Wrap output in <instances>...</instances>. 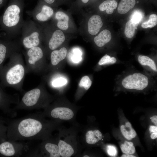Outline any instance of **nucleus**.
I'll return each instance as SVG.
<instances>
[{"mask_svg": "<svg viewBox=\"0 0 157 157\" xmlns=\"http://www.w3.org/2000/svg\"><path fill=\"white\" fill-rule=\"evenodd\" d=\"M92 81L90 78L87 76H83L79 83L80 87L83 88L85 90H88L91 87Z\"/></svg>", "mask_w": 157, "mask_h": 157, "instance_id": "27", "label": "nucleus"}, {"mask_svg": "<svg viewBox=\"0 0 157 157\" xmlns=\"http://www.w3.org/2000/svg\"><path fill=\"white\" fill-rule=\"evenodd\" d=\"M150 137L152 139H155L157 137V132L151 133Z\"/></svg>", "mask_w": 157, "mask_h": 157, "instance_id": "35", "label": "nucleus"}, {"mask_svg": "<svg viewBox=\"0 0 157 157\" xmlns=\"http://www.w3.org/2000/svg\"><path fill=\"white\" fill-rule=\"evenodd\" d=\"M78 108L70 105H62L55 101L44 109L41 114L45 117L61 124L68 122L73 124L75 120Z\"/></svg>", "mask_w": 157, "mask_h": 157, "instance_id": "5", "label": "nucleus"}, {"mask_svg": "<svg viewBox=\"0 0 157 157\" xmlns=\"http://www.w3.org/2000/svg\"><path fill=\"white\" fill-rule=\"evenodd\" d=\"M122 157H136L135 156L132 155L131 154H125L122 155Z\"/></svg>", "mask_w": 157, "mask_h": 157, "instance_id": "36", "label": "nucleus"}, {"mask_svg": "<svg viewBox=\"0 0 157 157\" xmlns=\"http://www.w3.org/2000/svg\"><path fill=\"white\" fill-rule=\"evenodd\" d=\"M120 129L122 134L125 138L129 140L132 139L130 136V130L129 131L127 130L125 125H122L121 126Z\"/></svg>", "mask_w": 157, "mask_h": 157, "instance_id": "31", "label": "nucleus"}, {"mask_svg": "<svg viewBox=\"0 0 157 157\" xmlns=\"http://www.w3.org/2000/svg\"><path fill=\"white\" fill-rule=\"evenodd\" d=\"M120 148L122 152L125 154H133L135 151L133 144L131 142L125 141L124 144L121 145Z\"/></svg>", "mask_w": 157, "mask_h": 157, "instance_id": "24", "label": "nucleus"}, {"mask_svg": "<svg viewBox=\"0 0 157 157\" xmlns=\"http://www.w3.org/2000/svg\"><path fill=\"white\" fill-rule=\"evenodd\" d=\"M139 63L141 65L149 67L152 70L157 72V66L154 61L149 57L144 55H139L138 58Z\"/></svg>", "mask_w": 157, "mask_h": 157, "instance_id": "22", "label": "nucleus"}, {"mask_svg": "<svg viewBox=\"0 0 157 157\" xmlns=\"http://www.w3.org/2000/svg\"><path fill=\"white\" fill-rule=\"evenodd\" d=\"M151 122L154 123L156 126L157 125V116L154 115L151 118Z\"/></svg>", "mask_w": 157, "mask_h": 157, "instance_id": "34", "label": "nucleus"}, {"mask_svg": "<svg viewBox=\"0 0 157 157\" xmlns=\"http://www.w3.org/2000/svg\"><path fill=\"white\" fill-rule=\"evenodd\" d=\"M117 2L115 0H107L99 5V9L101 11H106L107 14L110 15L113 13L117 8Z\"/></svg>", "mask_w": 157, "mask_h": 157, "instance_id": "21", "label": "nucleus"}, {"mask_svg": "<svg viewBox=\"0 0 157 157\" xmlns=\"http://www.w3.org/2000/svg\"><path fill=\"white\" fill-rule=\"evenodd\" d=\"M27 73L40 74L44 67V53L39 46L28 49L25 54Z\"/></svg>", "mask_w": 157, "mask_h": 157, "instance_id": "6", "label": "nucleus"}, {"mask_svg": "<svg viewBox=\"0 0 157 157\" xmlns=\"http://www.w3.org/2000/svg\"><path fill=\"white\" fill-rule=\"evenodd\" d=\"M61 124L47 119L41 113L31 114L13 120L9 126L8 136L10 140L15 141H43L52 136L53 132L57 130Z\"/></svg>", "mask_w": 157, "mask_h": 157, "instance_id": "1", "label": "nucleus"}, {"mask_svg": "<svg viewBox=\"0 0 157 157\" xmlns=\"http://www.w3.org/2000/svg\"><path fill=\"white\" fill-rule=\"evenodd\" d=\"M53 13V10L51 7L44 5L42 6L40 12L36 14V18L40 21L45 22L51 18Z\"/></svg>", "mask_w": 157, "mask_h": 157, "instance_id": "19", "label": "nucleus"}, {"mask_svg": "<svg viewBox=\"0 0 157 157\" xmlns=\"http://www.w3.org/2000/svg\"><path fill=\"white\" fill-rule=\"evenodd\" d=\"M65 36L63 31L57 30L53 33L49 40L48 47L50 50L53 51L60 47L65 41Z\"/></svg>", "mask_w": 157, "mask_h": 157, "instance_id": "13", "label": "nucleus"}, {"mask_svg": "<svg viewBox=\"0 0 157 157\" xmlns=\"http://www.w3.org/2000/svg\"><path fill=\"white\" fill-rule=\"evenodd\" d=\"M3 1L4 0H0V6L3 4Z\"/></svg>", "mask_w": 157, "mask_h": 157, "instance_id": "38", "label": "nucleus"}, {"mask_svg": "<svg viewBox=\"0 0 157 157\" xmlns=\"http://www.w3.org/2000/svg\"><path fill=\"white\" fill-rule=\"evenodd\" d=\"M149 80L145 75L136 73L129 75L122 80V85L125 88L129 90H142L149 84Z\"/></svg>", "mask_w": 157, "mask_h": 157, "instance_id": "7", "label": "nucleus"}, {"mask_svg": "<svg viewBox=\"0 0 157 157\" xmlns=\"http://www.w3.org/2000/svg\"><path fill=\"white\" fill-rule=\"evenodd\" d=\"M142 17L141 13L139 12H136L133 13L131 19L135 23L139 24Z\"/></svg>", "mask_w": 157, "mask_h": 157, "instance_id": "30", "label": "nucleus"}, {"mask_svg": "<svg viewBox=\"0 0 157 157\" xmlns=\"http://www.w3.org/2000/svg\"><path fill=\"white\" fill-rule=\"evenodd\" d=\"M19 46L17 44L13 43L9 47H7L6 45L0 44V65L3 62L7 54H12L14 53L18 52Z\"/></svg>", "mask_w": 157, "mask_h": 157, "instance_id": "18", "label": "nucleus"}, {"mask_svg": "<svg viewBox=\"0 0 157 157\" xmlns=\"http://www.w3.org/2000/svg\"><path fill=\"white\" fill-rule=\"evenodd\" d=\"M138 25V24L135 23L131 19L127 22L125 25L124 33L127 38H131L133 37Z\"/></svg>", "mask_w": 157, "mask_h": 157, "instance_id": "23", "label": "nucleus"}, {"mask_svg": "<svg viewBox=\"0 0 157 157\" xmlns=\"http://www.w3.org/2000/svg\"><path fill=\"white\" fill-rule=\"evenodd\" d=\"M39 33L37 31H34L29 35L24 37L22 43L23 46L27 49L39 46L40 44Z\"/></svg>", "mask_w": 157, "mask_h": 157, "instance_id": "14", "label": "nucleus"}, {"mask_svg": "<svg viewBox=\"0 0 157 157\" xmlns=\"http://www.w3.org/2000/svg\"><path fill=\"white\" fill-rule=\"evenodd\" d=\"M38 156L49 157H60L57 137L52 136L42 141L38 147Z\"/></svg>", "mask_w": 157, "mask_h": 157, "instance_id": "8", "label": "nucleus"}, {"mask_svg": "<svg viewBox=\"0 0 157 157\" xmlns=\"http://www.w3.org/2000/svg\"><path fill=\"white\" fill-rule=\"evenodd\" d=\"M55 19L57 20V26L61 30L65 31L69 27V17L65 13L58 11L55 15Z\"/></svg>", "mask_w": 157, "mask_h": 157, "instance_id": "17", "label": "nucleus"}, {"mask_svg": "<svg viewBox=\"0 0 157 157\" xmlns=\"http://www.w3.org/2000/svg\"><path fill=\"white\" fill-rule=\"evenodd\" d=\"M157 24V15L155 14L151 15L148 20L143 23L141 27L144 28H152L155 26Z\"/></svg>", "mask_w": 157, "mask_h": 157, "instance_id": "25", "label": "nucleus"}, {"mask_svg": "<svg viewBox=\"0 0 157 157\" xmlns=\"http://www.w3.org/2000/svg\"><path fill=\"white\" fill-rule=\"evenodd\" d=\"M27 73L21 54L18 52L13 53L5 74V80L7 85L17 90L22 91L26 74Z\"/></svg>", "mask_w": 157, "mask_h": 157, "instance_id": "4", "label": "nucleus"}, {"mask_svg": "<svg viewBox=\"0 0 157 157\" xmlns=\"http://www.w3.org/2000/svg\"><path fill=\"white\" fill-rule=\"evenodd\" d=\"M117 62V59L114 57L105 55L103 56L98 62V65H103L106 64H114Z\"/></svg>", "mask_w": 157, "mask_h": 157, "instance_id": "26", "label": "nucleus"}, {"mask_svg": "<svg viewBox=\"0 0 157 157\" xmlns=\"http://www.w3.org/2000/svg\"><path fill=\"white\" fill-rule=\"evenodd\" d=\"M82 130L81 141L83 147L85 148L87 146L95 144L103 138L101 133L99 130L89 129L85 126Z\"/></svg>", "mask_w": 157, "mask_h": 157, "instance_id": "11", "label": "nucleus"}, {"mask_svg": "<svg viewBox=\"0 0 157 157\" xmlns=\"http://www.w3.org/2000/svg\"><path fill=\"white\" fill-rule=\"evenodd\" d=\"M67 55V49L65 47L52 51L50 56L51 65L53 67L56 66L66 58Z\"/></svg>", "mask_w": 157, "mask_h": 157, "instance_id": "15", "label": "nucleus"}, {"mask_svg": "<svg viewBox=\"0 0 157 157\" xmlns=\"http://www.w3.org/2000/svg\"><path fill=\"white\" fill-rule=\"evenodd\" d=\"M112 38L111 33L109 30L105 29L94 37V41L99 47H102L109 42Z\"/></svg>", "mask_w": 157, "mask_h": 157, "instance_id": "16", "label": "nucleus"}, {"mask_svg": "<svg viewBox=\"0 0 157 157\" xmlns=\"http://www.w3.org/2000/svg\"><path fill=\"white\" fill-rule=\"evenodd\" d=\"M107 152L110 156H115L117 154V151L115 147L111 145H108L107 148Z\"/></svg>", "mask_w": 157, "mask_h": 157, "instance_id": "29", "label": "nucleus"}, {"mask_svg": "<svg viewBox=\"0 0 157 157\" xmlns=\"http://www.w3.org/2000/svg\"><path fill=\"white\" fill-rule=\"evenodd\" d=\"M67 82V80L64 78H54L51 81V85L54 87H61L64 85Z\"/></svg>", "mask_w": 157, "mask_h": 157, "instance_id": "28", "label": "nucleus"}, {"mask_svg": "<svg viewBox=\"0 0 157 157\" xmlns=\"http://www.w3.org/2000/svg\"><path fill=\"white\" fill-rule=\"evenodd\" d=\"M57 130L56 137L60 157H71L80 154L83 147L78 135V125L76 123L69 128L61 125Z\"/></svg>", "mask_w": 157, "mask_h": 157, "instance_id": "2", "label": "nucleus"}, {"mask_svg": "<svg viewBox=\"0 0 157 157\" xmlns=\"http://www.w3.org/2000/svg\"><path fill=\"white\" fill-rule=\"evenodd\" d=\"M84 3H87L89 1V0H81Z\"/></svg>", "mask_w": 157, "mask_h": 157, "instance_id": "37", "label": "nucleus"}, {"mask_svg": "<svg viewBox=\"0 0 157 157\" xmlns=\"http://www.w3.org/2000/svg\"><path fill=\"white\" fill-rule=\"evenodd\" d=\"M135 3V0H121L117 7V12L120 14H126L134 7Z\"/></svg>", "mask_w": 157, "mask_h": 157, "instance_id": "20", "label": "nucleus"}, {"mask_svg": "<svg viewBox=\"0 0 157 157\" xmlns=\"http://www.w3.org/2000/svg\"><path fill=\"white\" fill-rule=\"evenodd\" d=\"M5 141L0 144V153L6 156L22 155L25 149V145L17 141Z\"/></svg>", "mask_w": 157, "mask_h": 157, "instance_id": "10", "label": "nucleus"}, {"mask_svg": "<svg viewBox=\"0 0 157 157\" xmlns=\"http://www.w3.org/2000/svg\"><path fill=\"white\" fill-rule=\"evenodd\" d=\"M21 9L16 3L9 6L5 10L3 16L4 25L8 27H14L17 26L20 20Z\"/></svg>", "mask_w": 157, "mask_h": 157, "instance_id": "9", "label": "nucleus"}, {"mask_svg": "<svg viewBox=\"0 0 157 157\" xmlns=\"http://www.w3.org/2000/svg\"><path fill=\"white\" fill-rule=\"evenodd\" d=\"M1 93L0 92V99H1Z\"/></svg>", "mask_w": 157, "mask_h": 157, "instance_id": "39", "label": "nucleus"}, {"mask_svg": "<svg viewBox=\"0 0 157 157\" xmlns=\"http://www.w3.org/2000/svg\"><path fill=\"white\" fill-rule=\"evenodd\" d=\"M149 130L151 133L157 132V126H151L149 128Z\"/></svg>", "mask_w": 157, "mask_h": 157, "instance_id": "33", "label": "nucleus"}, {"mask_svg": "<svg viewBox=\"0 0 157 157\" xmlns=\"http://www.w3.org/2000/svg\"><path fill=\"white\" fill-rule=\"evenodd\" d=\"M41 85L26 92L18 103L13 108L18 110H32L43 108L48 106L53 97L49 94Z\"/></svg>", "mask_w": 157, "mask_h": 157, "instance_id": "3", "label": "nucleus"}, {"mask_svg": "<svg viewBox=\"0 0 157 157\" xmlns=\"http://www.w3.org/2000/svg\"><path fill=\"white\" fill-rule=\"evenodd\" d=\"M103 25L101 17L97 15L92 16L89 19L88 24V31L89 34L94 35L98 33Z\"/></svg>", "mask_w": 157, "mask_h": 157, "instance_id": "12", "label": "nucleus"}, {"mask_svg": "<svg viewBox=\"0 0 157 157\" xmlns=\"http://www.w3.org/2000/svg\"><path fill=\"white\" fill-rule=\"evenodd\" d=\"M130 132L131 137L132 138H135L137 135L136 132L132 127L130 128Z\"/></svg>", "mask_w": 157, "mask_h": 157, "instance_id": "32", "label": "nucleus"}]
</instances>
